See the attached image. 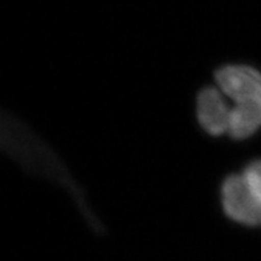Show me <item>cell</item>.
Instances as JSON below:
<instances>
[{
	"instance_id": "cell-5",
	"label": "cell",
	"mask_w": 261,
	"mask_h": 261,
	"mask_svg": "<svg viewBox=\"0 0 261 261\" xmlns=\"http://www.w3.org/2000/svg\"><path fill=\"white\" fill-rule=\"evenodd\" d=\"M248 186L251 187L252 192L261 201V160H254L245 167L243 172Z\"/></svg>"
},
{
	"instance_id": "cell-1",
	"label": "cell",
	"mask_w": 261,
	"mask_h": 261,
	"mask_svg": "<svg viewBox=\"0 0 261 261\" xmlns=\"http://www.w3.org/2000/svg\"><path fill=\"white\" fill-rule=\"evenodd\" d=\"M221 201L230 220L248 227H261V201L252 192L243 173L225 177L221 184Z\"/></svg>"
},
{
	"instance_id": "cell-3",
	"label": "cell",
	"mask_w": 261,
	"mask_h": 261,
	"mask_svg": "<svg viewBox=\"0 0 261 261\" xmlns=\"http://www.w3.org/2000/svg\"><path fill=\"white\" fill-rule=\"evenodd\" d=\"M197 120L211 136L228 134L230 110L215 87H205L197 95Z\"/></svg>"
},
{
	"instance_id": "cell-2",
	"label": "cell",
	"mask_w": 261,
	"mask_h": 261,
	"mask_svg": "<svg viewBox=\"0 0 261 261\" xmlns=\"http://www.w3.org/2000/svg\"><path fill=\"white\" fill-rule=\"evenodd\" d=\"M215 80L236 104L261 97V72L249 65H224L216 69Z\"/></svg>"
},
{
	"instance_id": "cell-4",
	"label": "cell",
	"mask_w": 261,
	"mask_h": 261,
	"mask_svg": "<svg viewBox=\"0 0 261 261\" xmlns=\"http://www.w3.org/2000/svg\"><path fill=\"white\" fill-rule=\"evenodd\" d=\"M261 128V97L237 103L230 110L228 134L234 140H244Z\"/></svg>"
}]
</instances>
